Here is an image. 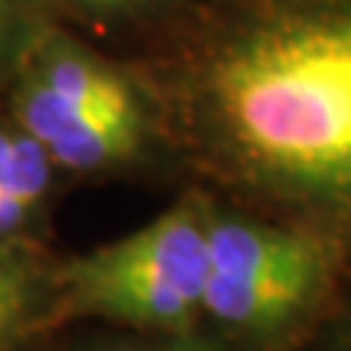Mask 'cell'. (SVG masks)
Segmentation results:
<instances>
[{
    "label": "cell",
    "instance_id": "10",
    "mask_svg": "<svg viewBox=\"0 0 351 351\" xmlns=\"http://www.w3.org/2000/svg\"><path fill=\"white\" fill-rule=\"evenodd\" d=\"M295 351H351V269Z\"/></svg>",
    "mask_w": 351,
    "mask_h": 351
},
{
    "label": "cell",
    "instance_id": "3",
    "mask_svg": "<svg viewBox=\"0 0 351 351\" xmlns=\"http://www.w3.org/2000/svg\"><path fill=\"white\" fill-rule=\"evenodd\" d=\"M205 191L196 188L138 232L53 267L47 325L100 319L126 331H199Z\"/></svg>",
    "mask_w": 351,
    "mask_h": 351
},
{
    "label": "cell",
    "instance_id": "2",
    "mask_svg": "<svg viewBox=\"0 0 351 351\" xmlns=\"http://www.w3.org/2000/svg\"><path fill=\"white\" fill-rule=\"evenodd\" d=\"M199 331L234 351H295L348 276L328 237L205 191Z\"/></svg>",
    "mask_w": 351,
    "mask_h": 351
},
{
    "label": "cell",
    "instance_id": "1",
    "mask_svg": "<svg viewBox=\"0 0 351 351\" xmlns=\"http://www.w3.org/2000/svg\"><path fill=\"white\" fill-rule=\"evenodd\" d=\"M158 100L202 191L351 261V0H199Z\"/></svg>",
    "mask_w": 351,
    "mask_h": 351
},
{
    "label": "cell",
    "instance_id": "7",
    "mask_svg": "<svg viewBox=\"0 0 351 351\" xmlns=\"http://www.w3.org/2000/svg\"><path fill=\"white\" fill-rule=\"evenodd\" d=\"M47 0H0V68H12L27 53L32 38L50 24Z\"/></svg>",
    "mask_w": 351,
    "mask_h": 351
},
{
    "label": "cell",
    "instance_id": "9",
    "mask_svg": "<svg viewBox=\"0 0 351 351\" xmlns=\"http://www.w3.org/2000/svg\"><path fill=\"white\" fill-rule=\"evenodd\" d=\"M71 351H234L202 331L188 334H164V331H129V337L88 339Z\"/></svg>",
    "mask_w": 351,
    "mask_h": 351
},
{
    "label": "cell",
    "instance_id": "4",
    "mask_svg": "<svg viewBox=\"0 0 351 351\" xmlns=\"http://www.w3.org/2000/svg\"><path fill=\"white\" fill-rule=\"evenodd\" d=\"M15 123L50 156L53 167L76 176L126 170L167 135L161 112L112 114L73 108L15 73Z\"/></svg>",
    "mask_w": 351,
    "mask_h": 351
},
{
    "label": "cell",
    "instance_id": "8",
    "mask_svg": "<svg viewBox=\"0 0 351 351\" xmlns=\"http://www.w3.org/2000/svg\"><path fill=\"white\" fill-rule=\"evenodd\" d=\"M47 3L50 9H62L73 18L94 21V24H126V21L193 9L199 0H47Z\"/></svg>",
    "mask_w": 351,
    "mask_h": 351
},
{
    "label": "cell",
    "instance_id": "5",
    "mask_svg": "<svg viewBox=\"0 0 351 351\" xmlns=\"http://www.w3.org/2000/svg\"><path fill=\"white\" fill-rule=\"evenodd\" d=\"M50 272L32 249L0 243V351L29 331H44L53 302Z\"/></svg>",
    "mask_w": 351,
    "mask_h": 351
},
{
    "label": "cell",
    "instance_id": "6",
    "mask_svg": "<svg viewBox=\"0 0 351 351\" xmlns=\"http://www.w3.org/2000/svg\"><path fill=\"white\" fill-rule=\"evenodd\" d=\"M53 173L56 167L44 147L21 129L15 156L0 173V243H12L24 228L36 223L50 196Z\"/></svg>",
    "mask_w": 351,
    "mask_h": 351
}]
</instances>
